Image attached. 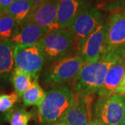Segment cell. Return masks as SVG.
<instances>
[{"label": "cell", "instance_id": "cell-1", "mask_svg": "<svg viewBox=\"0 0 125 125\" xmlns=\"http://www.w3.org/2000/svg\"><path fill=\"white\" fill-rule=\"evenodd\" d=\"M124 56L125 49H115L103 54L96 61L85 63L73 83L74 93L81 97L98 94L110 68Z\"/></svg>", "mask_w": 125, "mask_h": 125}, {"label": "cell", "instance_id": "cell-2", "mask_svg": "<svg viewBox=\"0 0 125 125\" xmlns=\"http://www.w3.org/2000/svg\"><path fill=\"white\" fill-rule=\"evenodd\" d=\"M76 94L70 86L61 85L46 93L45 99L38 107L40 125H54L59 122L74 104Z\"/></svg>", "mask_w": 125, "mask_h": 125}, {"label": "cell", "instance_id": "cell-3", "mask_svg": "<svg viewBox=\"0 0 125 125\" xmlns=\"http://www.w3.org/2000/svg\"><path fill=\"white\" fill-rule=\"evenodd\" d=\"M84 64L83 59L78 54L53 62L42 72V82L44 85L52 88L69 82L74 83Z\"/></svg>", "mask_w": 125, "mask_h": 125}, {"label": "cell", "instance_id": "cell-4", "mask_svg": "<svg viewBox=\"0 0 125 125\" xmlns=\"http://www.w3.org/2000/svg\"><path fill=\"white\" fill-rule=\"evenodd\" d=\"M47 62H53L75 54V41L68 29L47 33L38 42Z\"/></svg>", "mask_w": 125, "mask_h": 125}, {"label": "cell", "instance_id": "cell-5", "mask_svg": "<svg viewBox=\"0 0 125 125\" xmlns=\"http://www.w3.org/2000/svg\"><path fill=\"white\" fill-rule=\"evenodd\" d=\"M92 116L104 125H121L125 119V97L119 94L99 97L93 105Z\"/></svg>", "mask_w": 125, "mask_h": 125}, {"label": "cell", "instance_id": "cell-6", "mask_svg": "<svg viewBox=\"0 0 125 125\" xmlns=\"http://www.w3.org/2000/svg\"><path fill=\"white\" fill-rule=\"evenodd\" d=\"M13 56L15 68L35 77L38 76L47 63L38 42L33 45H15Z\"/></svg>", "mask_w": 125, "mask_h": 125}, {"label": "cell", "instance_id": "cell-7", "mask_svg": "<svg viewBox=\"0 0 125 125\" xmlns=\"http://www.w3.org/2000/svg\"><path fill=\"white\" fill-rule=\"evenodd\" d=\"M104 20L102 13L93 6H88L67 29L75 41V54L79 55L86 38Z\"/></svg>", "mask_w": 125, "mask_h": 125}, {"label": "cell", "instance_id": "cell-8", "mask_svg": "<svg viewBox=\"0 0 125 125\" xmlns=\"http://www.w3.org/2000/svg\"><path fill=\"white\" fill-rule=\"evenodd\" d=\"M106 42V22L104 19L86 38L79 55L85 63L99 60L104 54Z\"/></svg>", "mask_w": 125, "mask_h": 125}, {"label": "cell", "instance_id": "cell-9", "mask_svg": "<svg viewBox=\"0 0 125 125\" xmlns=\"http://www.w3.org/2000/svg\"><path fill=\"white\" fill-rule=\"evenodd\" d=\"M59 0H40L36 2L29 21L47 29L49 32L61 29L58 24V4Z\"/></svg>", "mask_w": 125, "mask_h": 125}, {"label": "cell", "instance_id": "cell-10", "mask_svg": "<svg viewBox=\"0 0 125 125\" xmlns=\"http://www.w3.org/2000/svg\"><path fill=\"white\" fill-rule=\"evenodd\" d=\"M121 49H125V11L117 10L113 12L106 21L104 54Z\"/></svg>", "mask_w": 125, "mask_h": 125}, {"label": "cell", "instance_id": "cell-11", "mask_svg": "<svg viewBox=\"0 0 125 125\" xmlns=\"http://www.w3.org/2000/svg\"><path fill=\"white\" fill-rule=\"evenodd\" d=\"M92 103L93 95L81 97L76 94L74 104L59 122L64 125H89L93 107Z\"/></svg>", "mask_w": 125, "mask_h": 125}, {"label": "cell", "instance_id": "cell-12", "mask_svg": "<svg viewBox=\"0 0 125 125\" xmlns=\"http://www.w3.org/2000/svg\"><path fill=\"white\" fill-rule=\"evenodd\" d=\"M88 6V0H59L57 17L59 27L67 29L70 27Z\"/></svg>", "mask_w": 125, "mask_h": 125}, {"label": "cell", "instance_id": "cell-13", "mask_svg": "<svg viewBox=\"0 0 125 125\" xmlns=\"http://www.w3.org/2000/svg\"><path fill=\"white\" fill-rule=\"evenodd\" d=\"M15 46L10 39L0 42V90L4 89L11 82L15 65Z\"/></svg>", "mask_w": 125, "mask_h": 125}, {"label": "cell", "instance_id": "cell-14", "mask_svg": "<svg viewBox=\"0 0 125 125\" xmlns=\"http://www.w3.org/2000/svg\"><path fill=\"white\" fill-rule=\"evenodd\" d=\"M49 31L29 21L18 24V29L10 39L15 45H33L39 42Z\"/></svg>", "mask_w": 125, "mask_h": 125}, {"label": "cell", "instance_id": "cell-15", "mask_svg": "<svg viewBox=\"0 0 125 125\" xmlns=\"http://www.w3.org/2000/svg\"><path fill=\"white\" fill-rule=\"evenodd\" d=\"M125 72V56L120 58L115 62L108 72L104 85L99 91V97L113 94L120 85Z\"/></svg>", "mask_w": 125, "mask_h": 125}, {"label": "cell", "instance_id": "cell-16", "mask_svg": "<svg viewBox=\"0 0 125 125\" xmlns=\"http://www.w3.org/2000/svg\"><path fill=\"white\" fill-rule=\"evenodd\" d=\"M35 5L36 0H14L3 13L12 17L19 24L29 19Z\"/></svg>", "mask_w": 125, "mask_h": 125}, {"label": "cell", "instance_id": "cell-17", "mask_svg": "<svg viewBox=\"0 0 125 125\" xmlns=\"http://www.w3.org/2000/svg\"><path fill=\"white\" fill-rule=\"evenodd\" d=\"M36 78H38V76H33L18 68L14 69L11 77V83L19 98L22 97L24 93L31 87Z\"/></svg>", "mask_w": 125, "mask_h": 125}, {"label": "cell", "instance_id": "cell-18", "mask_svg": "<svg viewBox=\"0 0 125 125\" xmlns=\"http://www.w3.org/2000/svg\"><path fill=\"white\" fill-rule=\"evenodd\" d=\"M46 96V92L42 88L38 78H36L31 86L24 93L22 96L23 102L25 106H36L39 107Z\"/></svg>", "mask_w": 125, "mask_h": 125}, {"label": "cell", "instance_id": "cell-19", "mask_svg": "<svg viewBox=\"0 0 125 125\" xmlns=\"http://www.w3.org/2000/svg\"><path fill=\"white\" fill-rule=\"evenodd\" d=\"M18 24L12 17L3 13L0 17V42L10 39L17 30Z\"/></svg>", "mask_w": 125, "mask_h": 125}, {"label": "cell", "instance_id": "cell-20", "mask_svg": "<svg viewBox=\"0 0 125 125\" xmlns=\"http://www.w3.org/2000/svg\"><path fill=\"white\" fill-rule=\"evenodd\" d=\"M7 118L11 125H28L31 119V114L24 108H18L9 111Z\"/></svg>", "mask_w": 125, "mask_h": 125}, {"label": "cell", "instance_id": "cell-21", "mask_svg": "<svg viewBox=\"0 0 125 125\" xmlns=\"http://www.w3.org/2000/svg\"><path fill=\"white\" fill-rule=\"evenodd\" d=\"M18 94L15 92L0 95V112L5 113L9 111L18 100Z\"/></svg>", "mask_w": 125, "mask_h": 125}, {"label": "cell", "instance_id": "cell-22", "mask_svg": "<svg viewBox=\"0 0 125 125\" xmlns=\"http://www.w3.org/2000/svg\"><path fill=\"white\" fill-rule=\"evenodd\" d=\"M115 94H119L124 95L125 94V76H123V79L121 82L120 85L118 86V88L115 90Z\"/></svg>", "mask_w": 125, "mask_h": 125}, {"label": "cell", "instance_id": "cell-23", "mask_svg": "<svg viewBox=\"0 0 125 125\" xmlns=\"http://www.w3.org/2000/svg\"><path fill=\"white\" fill-rule=\"evenodd\" d=\"M13 1L14 0H0V6L2 9L3 13L9 8Z\"/></svg>", "mask_w": 125, "mask_h": 125}, {"label": "cell", "instance_id": "cell-24", "mask_svg": "<svg viewBox=\"0 0 125 125\" xmlns=\"http://www.w3.org/2000/svg\"><path fill=\"white\" fill-rule=\"evenodd\" d=\"M89 125H104L101 122H99L98 120H96V119H93V120H91L90 121Z\"/></svg>", "mask_w": 125, "mask_h": 125}, {"label": "cell", "instance_id": "cell-25", "mask_svg": "<svg viewBox=\"0 0 125 125\" xmlns=\"http://www.w3.org/2000/svg\"><path fill=\"white\" fill-rule=\"evenodd\" d=\"M2 14H3V11H2V9L1 8V6H0V17L1 16Z\"/></svg>", "mask_w": 125, "mask_h": 125}, {"label": "cell", "instance_id": "cell-26", "mask_svg": "<svg viewBox=\"0 0 125 125\" xmlns=\"http://www.w3.org/2000/svg\"><path fill=\"white\" fill-rule=\"evenodd\" d=\"M108 1H121V0H108Z\"/></svg>", "mask_w": 125, "mask_h": 125}, {"label": "cell", "instance_id": "cell-27", "mask_svg": "<svg viewBox=\"0 0 125 125\" xmlns=\"http://www.w3.org/2000/svg\"><path fill=\"white\" fill-rule=\"evenodd\" d=\"M64 125L63 124H62V123H60V122H58V123H57V124H56V125Z\"/></svg>", "mask_w": 125, "mask_h": 125}, {"label": "cell", "instance_id": "cell-28", "mask_svg": "<svg viewBox=\"0 0 125 125\" xmlns=\"http://www.w3.org/2000/svg\"><path fill=\"white\" fill-rule=\"evenodd\" d=\"M121 125H125V119L124 120V121L122 122V123L121 124Z\"/></svg>", "mask_w": 125, "mask_h": 125}, {"label": "cell", "instance_id": "cell-29", "mask_svg": "<svg viewBox=\"0 0 125 125\" xmlns=\"http://www.w3.org/2000/svg\"><path fill=\"white\" fill-rule=\"evenodd\" d=\"M124 4H125V0H124Z\"/></svg>", "mask_w": 125, "mask_h": 125}]
</instances>
